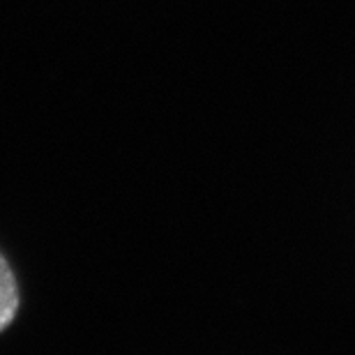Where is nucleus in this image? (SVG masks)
Returning a JSON list of instances; mask_svg holds the SVG:
<instances>
[{"instance_id": "nucleus-1", "label": "nucleus", "mask_w": 355, "mask_h": 355, "mask_svg": "<svg viewBox=\"0 0 355 355\" xmlns=\"http://www.w3.org/2000/svg\"><path fill=\"white\" fill-rule=\"evenodd\" d=\"M21 307V291L17 275L3 254H0V332H5L14 323Z\"/></svg>"}]
</instances>
